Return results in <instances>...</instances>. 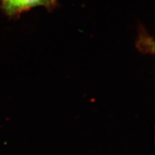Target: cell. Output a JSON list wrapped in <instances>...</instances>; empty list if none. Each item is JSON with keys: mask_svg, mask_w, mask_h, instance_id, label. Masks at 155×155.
Segmentation results:
<instances>
[{"mask_svg": "<svg viewBox=\"0 0 155 155\" xmlns=\"http://www.w3.org/2000/svg\"><path fill=\"white\" fill-rule=\"evenodd\" d=\"M52 5L49 0H9L4 2L3 6L8 14L14 15L34 7L38 5L51 6Z\"/></svg>", "mask_w": 155, "mask_h": 155, "instance_id": "6da1fadb", "label": "cell"}, {"mask_svg": "<svg viewBox=\"0 0 155 155\" xmlns=\"http://www.w3.org/2000/svg\"><path fill=\"white\" fill-rule=\"evenodd\" d=\"M49 1L51 2V3L52 4H53V3H54V2H55V0H49Z\"/></svg>", "mask_w": 155, "mask_h": 155, "instance_id": "7a4b0ae2", "label": "cell"}, {"mask_svg": "<svg viewBox=\"0 0 155 155\" xmlns=\"http://www.w3.org/2000/svg\"><path fill=\"white\" fill-rule=\"evenodd\" d=\"M7 1H9V0H3V2H7Z\"/></svg>", "mask_w": 155, "mask_h": 155, "instance_id": "3957f363", "label": "cell"}]
</instances>
